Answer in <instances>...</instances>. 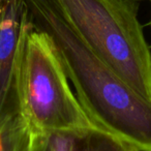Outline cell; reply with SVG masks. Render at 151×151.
<instances>
[{
  "label": "cell",
  "mask_w": 151,
  "mask_h": 151,
  "mask_svg": "<svg viewBox=\"0 0 151 151\" xmlns=\"http://www.w3.org/2000/svg\"><path fill=\"white\" fill-rule=\"evenodd\" d=\"M29 20L51 38L83 110L95 126L151 151V101L138 93L78 36L49 0H26Z\"/></svg>",
  "instance_id": "cell-1"
},
{
  "label": "cell",
  "mask_w": 151,
  "mask_h": 151,
  "mask_svg": "<svg viewBox=\"0 0 151 151\" xmlns=\"http://www.w3.org/2000/svg\"><path fill=\"white\" fill-rule=\"evenodd\" d=\"M49 1L104 62L151 101V51L134 0Z\"/></svg>",
  "instance_id": "cell-2"
},
{
  "label": "cell",
  "mask_w": 151,
  "mask_h": 151,
  "mask_svg": "<svg viewBox=\"0 0 151 151\" xmlns=\"http://www.w3.org/2000/svg\"><path fill=\"white\" fill-rule=\"evenodd\" d=\"M31 130L21 113L0 123V151H28Z\"/></svg>",
  "instance_id": "cell-6"
},
{
  "label": "cell",
  "mask_w": 151,
  "mask_h": 151,
  "mask_svg": "<svg viewBox=\"0 0 151 151\" xmlns=\"http://www.w3.org/2000/svg\"><path fill=\"white\" fill-rule=\"evenodd\" d=\"M29 23L26 0H0V123L21 113L18 71L23 38Z\"/></svg>",
  "instance_id": "cell-4"
},
{
  "label": "cell",
  "mask_w": 151,
  "mask_h": 151,
  "mask_svg": "<svg viewBox=\"0 0 151 151\" xmlns=\"http://www.w3.org/2000/svg\"><path fill=\"white\" fill-rule=\"evenodd\" d=\"M28 151H138L132 145L97 127L31 132Z\"/></svg>",
  "instance_id": "cell-5"
},
{
  "label": "cell",
  "mask_w": 151,
  "mask_h": 151,
  "mask_svg": "<svg viewBox=\"0 0 151 151\" xmlns=\"http://www.w3.org/2000/svg\"><path fill=\"white\" fill-rule=\"evenodd\" d=\"M67 80L51 38L30 22L20 56L18 101L20 112L31 132H64L95 126Z\"/></svg>",
  "instance_id": "cell-3"
}]
</instances>
